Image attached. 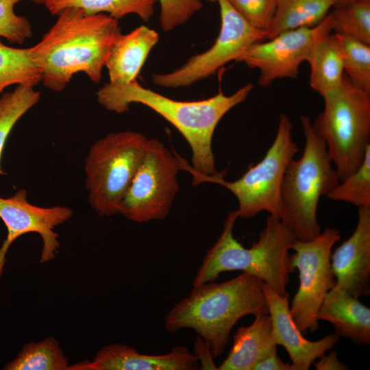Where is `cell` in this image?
<instances>
[{
    "label": "cell",
    "mask_w": 370,
    "mask_h": 370,
    "mask_svg": "<svg viewBox=\"0 0 370 370\" xmlns=\"http://www.w3.org/2000/svg\"><path fill=\"white\" fill-rule=\"evenodd\" d=\"M22 1L44 3L45 0H0V37L11 43L23 44L32 36L29 21L16 14L15 5Z\"/></svg>",
    "instance_id": "f1b7e54d"
},
{
    "label": "cell",
    "mask_w": 370,
    "mask_h": 370,
    "mask_svg": "<svg viewBox=\"0 0 370 370\" xmlns=\"http://www.w3.org/2000/svg\"><path fill=\"white\" fill-rule=\"evenodd\" d=\"M317 319L330 323L338 337L370 345V308L337 284L326 294Z\"/></svg>",
    "instance_id": "e0dca14e"
},
{
    "label": "cell",
    "mask_w": 370,
    "mask_h": 370,
    "mask_svg": "<svg viewBox=\"0 0 370 370\" xmlns=\"http://www.w3.org/2000/svg\"><path fill=\"white\" fill-rule=\"evenodd\" d=\"M69 361L58 341L48 337L25 344L18 354L7 363L5 370H69Z\"/></svg>",
    "instance_id": "603a6c76"
},
{
    "label": "cell",
    "mask_w": 370,
    "mask_h": 370,
    "mask_svg": "<svg viewBox=\"0 0 370 370\" xmlns=\"http://www.w3.org/2000/svg\"><path fill=\"white\" fill-rule=\"evenodd\" d=\"M335 34L347 79L354 86L370 94V45L349 36Z\"/></svg>",
    "instance_id": "4316f807"
},
{
    "label": "cell",
    "mask_w": 370,
    "mask_h": 370,
    "mask_svg": "<svg viewBox=\"0 0 370 370\" xmlns=\"http://www.w3.org/2000/svg\"><path fill=\"white\" fill-rule=\"evenodd\" d=\"M317 361L312 362L317 370H347L349 367L337 358L336 352L332 351L329 354H323Z\"/></svg>",
    "instance_id": "836d02e7"
},
{
    "label": "cell",
    "mask_w": 370,
    "mask_h": 370,
    "mask_svg": "<svg viewBox=\"0 0 370 370\" xmlns=\"http://www.w3.org/2000/svg\"><path fill=\"white\" fill-rule=\"evenodd\" d=\"M199 364L184 345L164 354H144L132 346L110 344L101 347L91 361L69 366V370H199Z\"/></svg>",
    "instance_id": "2e32d148"
},
{
    "label": "cell",
    "mask_w": 370,
    "mask_h": 370,
    "mask_svg": "<svg viewBox=\"0 0 370 370\" xmlns=\"http://www.w3.org/2000/svg\"><path fill=\"white\" fill-rule=\"evenodd\" d=\"M217 1L221 28L214 44L171 72L153 74L151 81L155 85L168 88L190 86L212 75L227 62L236 61L249 47L266 38L264 32L251 26L227 0Z\"/></svg>",
    "instance_id": "8fae6325"
},
{
    "label": "cell",
    "mask_w": 370,
    "mask_h": 370,
    "mask_svg": "<svg viewBox=\"0 0 370 370\" xmlns=\"http://www.w3.org/2000/svg\"><path fill=\"white\" fill-rule=\"evenodd\" d=\"M305 146L302 156L288 163L281 188L280 219L295 238L310 241L321 229L317 221L321 197L326 196L339 182L323 140L316 132L310 118L302 115Z\"/></svg>",
    "instance_id": "5b68a950"
},
{
    "label": "cell",
    "mask_w": 370,
    "mask_h": 370,
    "mask_svg": "<svg viewBox=\"0 0 370 370\" xmlns=\"http://www.w3.org/2000/svg\"><path fill=\"white\" fill-rule=\"evenodd\" d=\"M149 140L140 132L124 130L109 133L90 147L84 162L85 186L88 201L99 215L119 214Z\"/></svg>",
    "instance_id": "ba28073f"
},
{
    "label": "cell",
    "mask_w": 370,
    "mask_h": 370,
    "mask_svg": "<svg viewBox=\"0 0 370 370\" xmlns=\"http://www.w3.org/2000/svg\"><path fill=\"white\" fill-rule=\"evenodd\" d=\"M158 40V33L145 25L119 35L110 49L105 64L109 75L108 82L123 84L136 80Z\"/></svg>",
    "instance_id": "ac0fdd59"
},
{
    "label": "cell",
    "mask_w": 370,
    "mask_h": 370,
    "mask_svg": "<svg viewBox=\"0 0 370 370\" xmlns=\"http://www.w3.org/2000/svg\"><path fill=\"white\" fill-rule=\"evenodd\" d=\"M293 125L288 116L279 115L278 130L274 140L263 158L256 164H249L247 171L238 180L228 182L224 177L226 169L212 175L195 170L184 158L182 170L188 171L193 184L210 182L221 185L236 197L238 217L247 219L266 211L274 217L280 218L282 212L281 188L286 169L298 151L292 136Z\"/></svg>",
    "instance_id": "8992f818"
},
{
    "label": "cell",
    "mask_w": 370,
    "mask_h": 370,
    "mask_svg": "<svg viewBox=\"0 0 370 370\" xmlns=\"http://www.w3.org/2000/svg\"><path fill=\"white\" fill-rule=\"evenodd\" d=\"M41 81V73L30 58L29 47H12L0 40V95L12 85L34 87Z\"/></svg>",
    "instance_id": "cb8c5ba5"
},
{
    "label": "cell",
    "mask_w": 370,
    "mask_h": 370,
    "mask_svg": "<svg viewBox=\"0 0 370 370\" xmlns=\"http://www.w3.org/2000/svg\"><path fill=\"white\" fill-rule=\"evenodd\" d=\"M306 62L310 66V86L314 90L324 97L339 88L345 76L341 49L335 34L320 36Z\"/></svg>",
    "instance_id": "ffe728a7"
},
{
    "label": "cell",
    "mask_w": 370,
    "mask_h": 370,
    "mask_svg": "<svg viewBox=\"0 0 370 370\" xmlns=\"http://www.w3.org/2000/svg\"><path fill=\"white\" fill-rule=\"evenodd\" d=\"M193 355L197 359L200 369H217L209 345L198 335L194 342Z\"/></svg>",
    "instance_id": "1f68e13d"
},
{
    "label": "cell",
    "mask_w": 370,
    "mask_h": 370,
    "mask_svg": "<svg viewBox=\"0 0 370 370\" xmlns=\"http://www.w3.org/2000/svg\"><path fill=\"white\" fill-rule=\"evenodd\" d=\"M180 170V156L160 140L149 139L119 214L136 223L166 219L179 191Z\"/></svg>",
    "instance_id": "9c48e42d"
},
{
    "label": "cell",
    "mask_w": 370,
    "mask_h": 370,
    "mask_svg": "<svg viewBox=\"0 0 370 370\" xmlns=\"http://www.w3.org/2000/svg\"><path fill=\"white\" fill-rule=\"evenodd\" d=\"M355 1H359V0H334V7L338 6V5H341L347 3Z\"/></svg>",
    "instance_id": "e575fe53"
},
{
    "label": "cell",
    "mask_w": 370,
    "mask_h": 370,
    "mask_svg": "<svg viewBox=\"0 0 370 370\" xmlns=\"http://www.w3.org/2000/svg\"><path fill=\"white\" fill-rule=\"evenodd\" d=\"M336 284L358 298L370 295V206L358 208L352 236L331 254Z\"/></svg>",
    "instance_id": "5bb4252c"
},
{
    "label": "cell",
    "mask_w": 370,
    "mask_h": 370,
    "mask_svg": "<svg viewBox=\"0 0 370 370\" xmlns=\"http://www.w3.org/2000/svg\"><path fill=\"white\" fill-rule=\"evenodd\" d=\"M259 314H269L262 281L243 272L221 283L193 286L190 294L167 312L164 327L169 333L193 330L215 358L224 352L236 323L246 315Z\"/></svg>",
    "instance_id": "3957f363"
},
{
    "label": "cell",
    "mask_w": 370,
    "mask_h": 370,
    "mask_svg": "<svg viewBox=\"0 0 370 370\" xmlns=\"http://www.w3.org/2000/svg\"><path fill=\"white\" fill-rule=\"evenodd\" d=\"M238 217L236 210L228 213L221 234L206 251L193 281V286L215 281L223 272L241 271L253 275L282 296L294 271L290 263V246L295 238L282 221L269 215L266 225L250 248L233 236Z\"/></svg>",
    "instance_id": "277c9868"
},
{
    "label": "cell",
    "mask_w": 370,
    "mask_h": 370,
    "mask_svg": "<svg viewBox=\"0 0 370 370\" xmlns=\"http://www.w3.org/2000/svg\"><path fill=\"white\" fill-rule=\"evenodd\" d=\"M40 94L34 87L18 85L0 96V175H5L1 160L5 144L16 123L39 101Z\"/></svg>",
    "instance_id": "d4e9b609"
},
{
    "label": "cell",
    "mask_w": 370,
    "mask_h": 370,
    "mask_svg": "<svg viewBox=\"0 0 370 370\" xmlns=\"http://www.w3.org/2000/svg\"><path fill=\"white\" fill-rule=\"evenodd\" d=\"M157 0H45L44 5L52 15H58L66 8L83 10L88 14H106L119 20L129 14H136L148 21L154 12Z\"/></svg>",
    "instance_id": "7402d4cb"
},
{
    "label": "cell",
    "mask_w": 370,
    "mask_h": 370,
    "mask_svg": "<svg viewBox=\"0 0 370 370\" xmlns=\"http://www.w3.org/2000/svg\"><path fill=\"white\" fill-rule=\"evenodd\" d=\"M27 196V190L21 189L9 197H0V219L8 230L0 248V277L10 246L27 233H38L42 238L40 262L53 260L60 248L59 235L54 230L73 216L72 209L67 206H37L30 204Z\"/></svg>",
    "instance_id": "4fadbf2b"
},
{
    "label": "cell",
    "mask_w": 370,
    "mask_h": 370,
    "mask_svg": "<svg viewBox=\"0 0 370 370\" xmlns=\"http://www.w3.org/2000/svg\"><path fill=\"white\" fill-rule=\"evenodd\" d=\"M160 5V23L164 32H170L186 23L203 5L200 0H157Z\"/></svg>",
    "instance_id": "4dcf8cb0"
},
{
    "label": "cell",
    "mask_w": 370,
    "mask_h": 370,
    "mask_svg": "<svg viewBox=\"0 0 370 370\" xmlns=\"http://www.w3.org/2000/svg\"><path fill=\"white\" fill-rule=\"evenodd\" d=\"M332 7L334 0H277L265 37L270 39L287 30L314 27L327 16Z\"/></svg>",
    "instance_id": "44dd1931"
},
{
    "label": "cell",
    "mask_w": 370,
    "mask_h": 370,
    "mask_svg": "<svg viewBox=\"0 0 370 370\" xmlns=\"http://www.w3.org/2000/svg\"><path fill=\"white\" fill-rule=\"evenodd\" d=\"M253 370H297L291 363H284L277 356V352L257 363Z\"/></svg>",
    "instance_id": "d6a6232c"
},
{
    "label": "cell",
    "mask_w": 370,
    "mask_h": 370,
    "mask_svg": "<svg viewBox=\"0 0 370 370\" xmlns=\"http://www.w3.org/2000/svg\"><path fill=\"white\" fill-rule=\"evenodd\" d=\"M341 239V232L326 227L310 241L295 238L290 249L291 267L299 271V284L289 306L291 315L301 332H313L319 328L317 314L326 294L336 284L331 267L334 245Z\"/></svg>",
    "instance_id": "30bf717a"
},
{
    "label": "cell",
    "mask_w": 370,
    "mask_h": 370,
    "mask_svg": "<svg viewBox=\"0 0 370 370\" xmlns=\"http://www.w3.org/2000/svg\"><path fill=\"white\" fill-rule=\"evenodd\" d=\"M276 345L284 347L297 370H308L312 362L331 349L338 336L334 333L312 341L304 338L289 310L288 295L282 296L262 282Z\"/></svg>",
    "instance_id": "9a60e30c"
},
{
    "label": "cell",
    "mask_w": 370,
    "mask_h": 370,
    "mask_svg": "<svg viewBox=\"0 0 370 370\" xmlns=\"http://www.w3.org/2000/svg\"><path fill=\"white\" fill-rule=\"evenodd\" d=\"M249 83L230 95L219 91L198 101L171 99L142 86L136 80L128 84H105L97 92V101L104 108L117 114L126 112L132 103L151 109L184 136L192 151V167L207 175L217 173L212 151V138L221 119L243 102L253 90Z\"/></svg>",
    "instance_id": "7a4b0ae2"
},
{
    "label": "cell",
    "mask_w": 370,
    "mask_h": 370,
    "mask_svg": "<svg viewBox=\"0 0 370 370\" xmlns=\"http://www.w3.org/2000/svg\"><path fill=\"white\" fill-rule=\"evenodd\" d=\"M227 1L251 26L266 34L274 17L277 0Z\"/></svg>",
    "instance_id": "f546056e"
},
{
    "label": "cell",
    "mask_w": 370,
    "mask_h": 370,
    "mask_svg": "<svg viewBox=\"0 0 370 370\" xmlns=\"http://www.w3.org/2000/svg\"><path fill=\"white\" fill-rule=\"evenodd\" d=\"M323 98V110L312 125L341 181L359 168L370 145V94L345 76L339 88Z\"/></svg>",
    "instance_id": "52a82bcc"
},
{
    "label": "cell",
    "mask_w": 370,
    "mask_h": 370,
    "mask_svg": "<svg viewBox=\"0 0 370 370\" xmlns=\"http://www.w3.org/2000/svg\"><path fill=\"white\" fill-rule=\"evenodd\" d=\"M332 31L370 45V0H359L334 7L329 13Z\"/></svg>",
    "instance_id": "484cf974"
},
{
    "label": "cell",
    "mask_w": 370,
    "mask_h": 370,
    "mask_svg": "<svg viewBox=\"0 0 370 370\" xmlns=\"http://www.w3.org/2000/svg\"><path fill=\"white\" fill-rule=\"evenodd\" d=\"M208 1H217V0H208Z\"/></svg>",
    "instance_id": "d590c367"
},
{
    "label": "cell",
    "mask_w": 370,
    "mask_h": 370,
    "mask_svg": "<svg viewBox=\"0 0 370 370\" xmlns=\"http://www.w3.org/2000/svg\"><path fill=\"white\" fill-rule=\"evenodd\" d=\"M326 197L358 208L370 206V145L359 168L341 180Z\"/></svg>",
    "instance_id": "83f0119b"
},
{
    "label": "cell",
    "mask_w": 370,
    "mask_h": 370,
    "mask_svg": "<svg viewBox=\"0 0 370 370\" xmlns=\"http://www.w3.org/2000/svg\"><path fill=\"white\" fill-rule=\"evenodd\" d=\"M249 326L238 328L233 344L219 370H253L255 365L276 352L271 319L269 314L254 315Z\"/></svg>",
    "instance_id": "d6986e66"
},
{
    "label": "cell",
    "mask_w": 370,
    "mask_h": 370,
    "mask_svg": "<svg viewBox=\"0 0 370 370\" xmlns=\"http://www.w3.org/2000/svg\"><path fill=\"white\" fill-rule=\"evenodd\" d=\"M58 16L40 42L29 47L44 86L60 92L79 72L99 83L110 49L121 34L118 20L106 14H88L73 7Z\"/></svg>",
    "instance_id": "6da1fadb"
},
{
    "label": "cell",
    "mask_w": 370,
    "mask_h": 370,
    "mask_svg": "<svg viewBox=\"0 0 370 370\" xmlns=\"http://www.w3.org/2000/svg\"><path fill=\"white\" fill-rule=\"evenodd\" d=\"M330 14L318 25L300 27L279 34L267 42H257L249 47L236 60L251 69H258L259 86L267 87L281 78H296L299 68L307 61L315 41L331 33Z\"/></svg>",
    "instance_id": "7c38bea8"
}]
</instances>
